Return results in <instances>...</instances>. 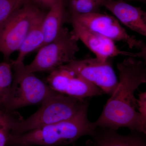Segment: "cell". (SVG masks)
<instances>
[{"instance_id": "obj_1", "label": "cell", "mask_w": 146, "mask_h": 146, "mask_svg": "<svg viewBox=\"0 0 146 146\" xmlns=\"http://www.w3.org/2000/svg\"><path fill=\"white\" fill-rule=\"evenodd\" d=\"M119 81L117 88L105 104L99 117L93 122L95 127L129 129L146 134L136 111L137 99L134 93L146 82L145 62L127 56L117 65Z\"/></svg>"}, {"instance_id": "obj_2", "label": "cell", "mask_w": 146, "mask_h": 146, "mask_svg": "<svg viewBox=\"0 0 146 146\" xmlns=\"http://www.w3.org/2000/svg\"><path fill=\"white\" fill-rule=\"evenodd\" d=\"M88 108L86 101L70 119L21 134H10L7 145L65 146L82 136H91L96 127L88 119Z\"/></svg>"}, {"instance_id": "obj_3", "label": "cell", "mask_w": 146, "mask_h": 146, "mask_svg": "<svg viewBox=\"0 0 146 146\" xmlns=\"http://www.w3.org/2000/svg\"><path fill=\"white\" fill-rule=\"evenodd\" d=\"M87 101L56 92L41 104L40 108L25 120H18L10 134H21L72 118Z\"/></svg>"}, {"instance_id": "obj_4", "label": "cell", "mask_w": 146, "mask_h": 146, "mask_svg": "<svg viewBox=\"0 0 146 146\" xmlns=\"http://www.w3.org/2000/svg\"><path fill=\"white\" fill-rule=\"evenodd\" d=\"M23 64H11L14 70V76L9 91L1 104L9 112L29 106L41 104L56 92L33 73L25 72L23 69Z\"/></svg>"}, {"instance_id": "obj_5", "label": "cell", "mask_w": 146, "mask_h": 146, "mask_svg": "<svg viewBox=\"0 0 146 146\" xmlns=\"http://www.w3.org/2000/svg\"><path fill=\"white\" fill-rule=\"evenodd\" d=\"M78 38L73 31L63 27L58 36L52 42L43 46L34 60L23 69L26 73L51 71L75 60L79 50Z\"/></svg>"}, {"instance_id": "obj_6", "label": "cell", "mask_w": 146, "mask_h": 146, "mask_svg": "<svg viewBox=\"0 0 146 146\" xmlns=\"http://www.w3.org/2000/svg\"><path fill=\"white\" fill-rule=\"evenodd\" d=\"M41 13L34 6L25 3L0 25V52L6 59L19 50Z\"/></svg>"}, {"instance_id": "obj_7", "label": "cell", "mask_w": 146, "mask_h": 146, "mask_svg": "<svg viewBox=\"0 0 146 146\" xmlns=\"http://www.w3.org/2000/svg\"><path fill=\"white\" fill-rule=\"evenodd\" d=\"M71 19L114 42H124L130 49L135 48L146 53L145 43L135 36L129 34L115 17L96 12L84 14H72Z\"/></svg>"}, {"instance_id": "obj_8", "label": "cell", "mask_w": 146, "mask_h": 146, "mask_svg": "<svg viewBox=\"0 0 146 146\" xmlns=\"http://www.w3.org/2000/svg\"><path fill=\"white\" fill-rule=\"evenodd\" d=\"M46 80V83L53 91L76 98L86 99L104 94L67 64L50 72Z\"/></svg>"}, {"instance_id": "obj_9", "label": "cell", "mask_w": 146, "mask_h": 146, "mask_svg": "<svg viewBox=\"0 0 146 146\" xmlns=\"http://www.w3.org/2000/svg\"><path fill=\"white\" fill-rule=\"evenodd\" d=\"M67 65L104 94L111 96L117 86V78L110 58L106 60L96 57L76 59Z\"/></svg>"}, {"instance_id": "obj_10", "label": "cell", "mask_w": 146, "mask_h": 146, "mask_svg": "<svg viewBox=\"0 0 146 146\" xmlns=\"http://www.w3.org/2000/svg\"><path fill=\"white\" fill-rule=\"evenodd\" d=\"M73 31L82 43L96 55V58L102 60H107L117 56L143 58L146 60V53L140 51L131 52L119 49L115 42L91 31L74 20H70Z\"/></svg>"}, {"instance_id": "obj_11", "label": "cell", "mask_w": 146, "mask_h": 146, "mask_svg": "<svg viewBox=\"0 0 146 146\" xmlns=\"http://www.w3.org/2000/svg\"><path fill=\"white\" fill-rule=\"evenodd\" d=\"M101 5L125 26L146 36V12L141 7L133 6L122 0H102Z\"/></svg>"}, {"instance_id": "obj_12", "label": "cell", "mask_w": 146, "mask_h": 146, "mask_svg": "<svg viewBox=\"0 0 146 146\" xmlns=\"http://www.w3.org/2000/svg\"><path fill=\"white\" fill-rule=\"evenodd\" d=\"M117 130L96 127L91 136L93 146H146V134L136 131L122 135Z\"/></svg>"}, {"instance_id": "obj_13", "label": "cell", "mask_w": 146, "mask_h": 146, "mask_svg": "<svg viewBox=\"0 0 146 146\" xmlns=\"http://www.w3.org/2000/svg\"><path fill=\"white\" fill-rule=\"evenodd\" d=\"M65 20L63 1L56 0L48 13L45 15L43 21L44 41L42 47L52 42L58 36L64 27Z\"/></svg>"}, {"instance_id": "obj_14", "label": "cell", "mask_w": 146, "mask_h": 146, "mask_svg": "<svg viewBox=\"0 0 146 146\" xmlns=\"http://www.w3.org/2000/svg\"><path fill=\"white\" fill-rule=\"evenodd\" d=\"M45 16L44 13L42 12L36 18L18 50L17 58L11 63H23L27 55L42 46L44 41L42 25Z\"/></svg>"}, {"instance_id": "obj_15", "label": "cell", "mask_w": 146, "mask_h": 146, "mask_svg": "<svg viewBox=\"0 0 146 146\" xmlns=\"http://www.w3.org/2000/svg\"><path fill=\"white\" fill-rule=\"evenodd\" d=\"M13 113L6 111L0 105V146L7 145L13 125L19 120L14 117Z\"/></svg>"}, {"instance_id": "obj_16", "label": "cell", "mask_w": 146, "mask_h": 146, "mask_svg": "<svg viewBox=\"0 0 146 146\" xmlns=\"http://www.w3.org/2000/svg\"><path fill=\"white\" fill-rule=\"evenodd\" d=\"M11 64L7 62L0 63V105L7 95L13 80Z\"/></svg>"}, {"instance_id": "obj_17", "label": "cell", "mask_w": 146, "mask_h": 146, "mask_svg": "<svg viewBox=\"0 0 146 146\" xmlns=\"http://www.w3.org/2000/svg\"><path fill=\"white\" fill-rule=\"evenodd\" d=\"M102 1L94 0H70V5L72 15L84 14L97 12L101 5Z\"/></svg>"}, {"instance_id": "obj_18", "label": "cell", "mask_w": 146, "mask_h": 146, "mask_svg": "<svg viewBox=\"0 0 146 146\" xmlns=\"http://www.w3.org/2000/svg\"><path fill=\"white\" fill-rule=\"evenodd\" d=\"M25 4V0H0V25Z\"/></svg>"}, {"instance_id": "obj_19", "label": "cell", "mask_w": 146, "mask_h": 146, "mask_svg": "<svg viewBox=\"0 0 146 146\" xmlns=\"http://www.w3.org/2000/svg\"><path fill=\"white\" fill-rule=\"evenodd\" d=\"M137 108L140 115L141 125L146 131V92H140L137 99Z\"/></svg>"}, {"instance_id": "obj_20", "label": "cell", "mask_w": 146, "mask_h": 146, "mask_svg": "<svg viewBox=\"0 0 146 146\" xmlns=\"http://www.w3.org/2000/svg\"><path fill=\"white\" fill-rule=\"evenodd\" d=\"M37 3L46 8L50 9L56 0H35Z\"/></svg>"}, {"instance_id": "obj_21", "label": "cell", "mask_w": 146, "mask_h": 146, "mask_svg": "<svg viewBox=\"0 0 146 146\" xmlns=\"http://www.w3.org/2000/svg\"><path fill=\"white\" fill-rule=\"evenodd\" d=\"M129 1H146V0H129Z\"/></svg>"}, {"instance_id": "obj_22", "label": "cell", "mask_w": 146, "mask_h": 146, "mask_svg": "<svg viewBox=\"0 0 146 146\" xmlns=\"http://www.w3.org/2000/svg\"><path fill=\"white\" fill-rule=\"evenodd\" d=\"M11 146H26V145H13Z\"/></svg>"}, {"instance_id": "obj_23", "label": "cell", "mask_w": 146, "mask_h": 146, "mask_svg": "<svg viewBox=\"0 0 146 146\" xmlns=\"http://www.w3.org/2000/svg\"><path fill=\"white\" fill-rule=\"evenodd\" d=\"M94 1H102V0H94Z\"/></svg>"}]
</instances>
